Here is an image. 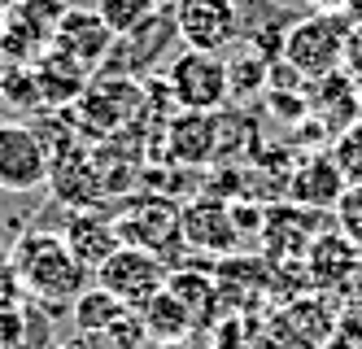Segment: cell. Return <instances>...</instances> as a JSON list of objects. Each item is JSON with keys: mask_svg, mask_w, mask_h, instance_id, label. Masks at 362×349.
Returning a JSON list of instances; mask_svg holds the SVG:
<instances>
[{"mask_svg": "<svg viewBox=\"0 0 362 349\" xmlns=\"http://www.w3.org/2000/svg\"><path fill=\"white\" fill-rule=\"evenodd\" d=\"M9 262H13L18 284L44 306H70L92 280V271L70 253L62 231H40V227L22 231L9 245Z\"/></svg>", "mask_w": 362, "mask_h": 349, "instance_id": "obj_1", "label": "cell"}, {"mask_svg": "<svg viewBox=\"0 0 362 349\" xmlns=\"http://www.w3.org/2000/svg\"><path fill=\"white\" fill-rule=\"evenodd\" d=\"M354 52V35L345 13H310L301 22H293L279 40V57L288 70H297L301 79H327L336 70H345Z\"/></svg>", "mask_w": 362, "mask_h": 349, "instance_id": "obj_2", "label": "cell"}, {"mask_svg": "<svg viewBox=\"0 0 362 349\" xmlns=\"http://www.w3.org/2000/svg\"><path fill=\"white\" fill-rule=\"evenodd\" d=\"M166 88L170 101L188 114H218L223 105L231 101V74L227 62L218 52H197L184 48L179 57L166 66Z\"/></svg>", "mask_w": 362, "mask_h": 349, "instance_id": "obj_3", "label": "cell"}, {"mask_svg": "<svg viewBox=\"0 0 362 349\" xmlns=\"http://www.w3.org/2000/svg\"><path fill=\"white\" fill-rule=\"evenodd\" d=\"M114 227H118V240L122 245H136V249H148L158 253L166 266L175 262L184 245V227H179V205L170 197H144V201H127L118 214H114Z\"/></svg>", "mask_w": 362, "mask_h": 349, "instance_id": "obj_4", "label": "cell"}, {"mask_svg": "<svg viewBox=\"0 0 362 349\" xmlns=\"http://www.w3.org/2000/svg\"><path fill=\"white\" fill-rule=\"evenodd\" d=\"M179 227H184V245L197 253L231 258L245 245V227L236 219V205L223 201L218 193H201L188 205H179Z\"/></svg>", "mask_w": 362, "mask_h": 349, "instance_id": "obj_5", "label": "cell"}, {"mask_svg": "<svg viewBox=\"0 0 362 349\" xmlns=\"http://www.w3.org/2000/svg\"><path fill=\"white\" fill-rule=\"evenodd\" d=\"M166 275H170V266H166L158 253L136 249V245H118V249L92 271V280H96L100 288H110L114 297L127 302L132 310H140L148 297H158V292L166 288Z\"/></svg>", "mask_w": 362, "mask_h": 349, "instance_id": "obj_6", "label": "cell"}, {"mask_svg": "<svg viewBox=\"0 0 362 349\" xmlns=\"http://www.w3.org/2000/svg\"><path fill=\"white\" fill-rule=\"evenodd\" d=\"M175 31L184 48L218 52L240 40V5L236 0H175L170 5Z\"/></svg>", "mask_w": 362, "mask_h": 349, "instance_id": "obj_7", "label": "cell"}, {"mask_svg": "<svg viewBox=\"0 0 362 349\" xmlns=\"http://www.w3.org/2000/svg\"><path fill=\"white\" fill-rule=\"evenodd\" d=\"M140 96H144V92L136 88V79L110 74V79H96V84H88V92L74 101L70 110L79 114V127L88 131V136L110 140V136H118V131L136 118Z\"/></svg>", "mask_w": 362, "mask_h": 349, "instance_id": "obj_8", "label": "cell"}, {"mask_svg": "<svg viewBox=\"0 0 362 349\" xmlns=\"http://www.w3.org/2000/svg\"><path fill=\"white\" fill-rule=\"evenodd\" d=\"M53 157L40 131L27 122H0V193H35L48 188Z\"/></svg>", "mask_w": 362, "mask_h": 349, "instance_id": "obj_9", "label": "cell"}, {"mask_svg": "<svg viewBox=\"0 0 362 349\" xmlns=\"http://www.w3.org/2000/svg\"><path fill=\"white\" fill-rule=\"evenodd\" d=\"M179 40V31H175V18H170V9L162 13H153L144 26H136L132 35H122L118 44H114V52H110V70L114 74H144V70H153V62H162L166 57V48Z\"/></svg>", "mask_w": 362, "mask_h": 349, "instance_id": "obj_10", "label": "cell"}, {"mask_svg": "<svg viewBox=\"0 0 362 349\" xmlns=\"http://www.w3.org/2000/svg\"><path fill=\"white\" fill-rule=\"evenodd\" d=\"M48 188L62 205H74V210H96V201L105 197V183H100V171H96V157L79 144H70L53 157V171H48Z\"/></svg>", "mask_w": 362, "mask_h": 349, "instance_id": "obj_11", "label": "cell"}, {"mask_svg": "<svg viewBox=\"0 0 362 349\" xmlns=\"http://www.w3.org/2000/svg\"><path fill=\"white\" fill-rule=\"evenodd\" d=\"M114 44H118V35L110 31L105 22H100L96 9H66V13L57 18L53 48L70 52V57H74V62H83L88 70L105 62L110 52H114Z\"/></svg>", "mask_w": 362, "mask_h": 349, "instance_id": "obj_12", "label": "cell"}, {"mask_svg": "<svg viewBox=\"0 0 362 349\" xmlns=\"http://www.w3.org/2000/svg\"><path fill=\"white\" fill-rule=\"evenodd\" d=\"M345 188H349V179L341 175L336 157H332V153H315V157H305V162L293 171L288 197H293V205H301V210L327 214V210H336V201L345 197Z\"/></svg>", "mask_w": 362, "mask_h": 349, "instance_id": "obj_13", "label": "cell"}, {"mask_svg": "<svg viewBox=\"0 0 362 349\" xmlns=\"http://www.w3.org/2000/svg\"><path fill=\"white\" fill-rule=\"evenodd\" d=\"M31 74H35L40 105H48V110H66V105H74L88 92V66L74 62L70 52H62V48H48L44 57L35 62Z\"/></svg>", "mask_w": 362, "mask_h": 349, "instance_id": "obj_14", "label": "cell"}, {"mask_svg": "<svg viewBox=\"0 0 362 349\" xmlns=\"http://www.w3.org/2000/svg\"><path fill=\"white\" fill-rule=\"evenodd\" d=\"M62 240L70 245V253L79 258L88 271H96V266L122 245L114 219H110V214H96V210H74L66 219V227H62Z\"/></svg>", "mask_w": 362, "mask_h": 349, "instance_id": "obj_15", "label": "cell"}, {"mask_svg": "<svg viewBox=\"0 0 362 349\" xmlns=\"http://www.w3.org/2000/svg\"><path fill=\"white\" fill-rule=\"evenodd\" d=\"M166 153L179 166H201L218 153V114H188L179 110V118L166 127Z\"/></svg>", "mask_w": 362, "mask_h": 349, "instance_id": "obj_16", "label": "cell"}, {"mask_svg": "<svg viewBox=\"0 0 362 349\" xmlns=\"http://www.w3.org/2000/svg\"><path fill=\"white\" fill-rule=\"evenodd\" d=\"M358 262H362V253L341 231H319L315 240H310V249H305V271H310V280H315L319 288H336V284L354 280Z\"/></svg>", "mask_w": 362, "mask_h": 349, "instance_id": "obj_17", "label": "cell"}, {"mask_svg": "<svg viewBox=\"0 0 362 349\" xmlns=\"http://www.w3.org/2000/svg\"><path fill=\"white\" fill-rule=\"evenodd\" d=\"M166 292H175L184 310L192 314L197 328H210L218 324V310H223V297H218V280L210 271H192V266H170L166 275Z\"/></svg>", "mask_w": 362, "mask_h": 349, "instance_id": "obj_18", "label": "cell"}, {"mask_svg": "<svg viewBox=\"0 0 362 349\" xmlns=\"http://www.w3.org/2000/svg\"><path fill=\"white\" fill-rule=\"evenodd\" d=\"M136 314H140L144 336L153 345H184L197 332V324H192V314L184 310V302H179L175 292H166V288L158 292V297H148Z\"/></svg>", "mask_w": 362, "mask_h": 349, "instance_id": "obj_19", "label": "cell"}, {"mask_svg": "<svg viewBox=\"0 0 362 349\" xmlns=\"http://www.w3.org/2000/svg\"><path fill=\"white\" fill-rule=\"evenodd\" d=\"M127 314H132V306L118 302L114 292H110V288H100V284L83 288L79 297L70 302V319H74V328H79L83 336H110Z\"/></svg>", "mask_w": 362, "mask_h": 349, "instance_id": "obj_20", "label": "cell"}, {"mask_svg": "<svg viewBox=\"0 0 362 349\" xmlns=\"http://www.w3.org/2000/svg\"><path fill=\"white\" fill-rule=\"evenodd\" d=\"M214 349H267V328L257 314H227L214 324Z\"/></svg>", "mask_w": 362, "mask_h": 349, "instance_id": "obj_21", "label": "cell"}, {"mask_svg": "<svg viewBox=\"0 0 362 349\" xmlns=\"http://www.w3.org/2000/svg\"><path fill=\"white\" fill-rule=\"evenodd\" d=\"M96 13L122 40V35H132L136 26H144L153 13H158V0H96Z\"/></svg>", "mask_w": 362, "mask_h": 349, "instance_id": "obj_22", "label": "cell"}, {"mask_svg": "<svg viewBox=\"0 0 362 349\" xmlns=\"http://www.w3.org/2000/svg\"><path fill=\"white\" fill-rule=\"evenodd\" d=\"M332 157H336V166H341V175L349 183H362V118H354L345 131H336Z\"/></svg>", "mask_w": 362, "mask_h": 349, "instance_id": "obj_23", "label": "cell"}, {"mask_svg": "<svg viewBox=\"0 0 362 349\" xmlns=\"http://www.w3.org/2000/svg\"><path fill=\"white\" fill-rule=\"evenodd\" d=\"M336 231H341L349 245L362 253V183H349L345 188V197L336 201Z\"/></svg>", "mask_w": 362, "mask_h": 349, "instance_id": "obj_24", "label": "cell"}, {"mask_svg": "<svg viewBox=\"0 0 362 349\" xmlns=\"http://www.w3.org/2000/svg\"><path fill=\"white\" fill-rule=\"evenodd\" d=\"M0 349H27V310L18 297H0Z\"/></svg>", "mask_w": 362, "mask_h": 349, "instance_id": "obj_25", "label": "cell"}, {"mask_svg": "<svg viewBox=\"0 0 362 349\" xmlns=\"http://www.w3.org/2000/svg\"><path fill=\"white\" fill-rule=\"evenodd\" d=\"M231 74V96H249V92H262L267 88V62L262 57H240V62H227Z\"/></svg>", "mask_w": 362, "mask_h": 349, "instance_id": "obj_26", "label": "cell"}, {"mask_svg": "<svg viewBox=\"0 0 362 349\" xmlns=\"http://www.w3.org/2000/svg\"><path fill=\"white\" fill-rule=\"evenodd\" d=\"M0 96L18 101L22 110H40V92H35V74L31 70H9L0 79Z\"/></svg>", "mask_w": 362, "mask_h": 349, "instance_id": "obj_27", "label": "cell"}, {"mask_svg": "<svg viewBox=\"0 0 362 349\" xmlns=\"http://www.w3.org/2000/svg\"><path fill=\"white\" fill-rule=\"evenodd\" d=\"M18 275H13V262H9V249L0 245V297H18Z\"/></svg>", "mask_w": 362, "mask_h": 349, "instance_id": "obj_28", "label": "cell"}, {"mask_svg": "<svg viewBox=\"0 0 362 349\" xmlns=\"http://www.w3.org/2000/svg\"><path fill=\"white\" fill-rule=\"evenodd\" d=\"M345 22H349V35L362 44V0H349L345 5Z\"/></svg>", "mask_w": 362, "mask_h": 349, "instance_id": "obj_29", "label": "cell"}, {"mask_svg": "<svg viewBox=\"0 0 362 349\" xmlns=\"http://www.w3.org/2000/svg\"><path fill=\"white\" fill-rule=\"evenodd\" d=\"M345 5H349V0H310L315 13H345Z\"/></svg>", "mask_w": 362, "mask_h": 349, "instance_id": "obj_30", "label": "cell"}, {"mask_svg": "<svg viewBox=\"0 0 362 349\" xmlns=\"http://www.w3.org/2000/svg\"><path fill=\"white\" fill-rule=\"evenodd\" d=\"M197 349H214V345H197Z\"/></svg>", "mask_w": 362, "mask_h": 349, "instance_id": "obj_31", "label": "cell"}, {"mask_svg": "<svg viewBox=\"0 0 362 349\" xmlns=\"http://www.w3.org/2000/svg\"><path fill=\"white\" fill-rule=\"evenodd\" d=\"M62 349H79V345H62Z\"/></svg>", "mask_w": 362, "mask_h": 349, "instance_id": "obj_32", "label": "cell"}, {"mask_svg": "<svg viewBox=\"0 0 362 349\" xmlns=\"http://www.w3.org/2000/svg\"><path fill=\"white\" fill-rule=\"evenodd\" d=\"M0 9H5V5H0Z\"/></svg>", "mask_w": 362, "mask_h": 349, "instance_id": "obj_33", "label": "cell"}]
</instances>
